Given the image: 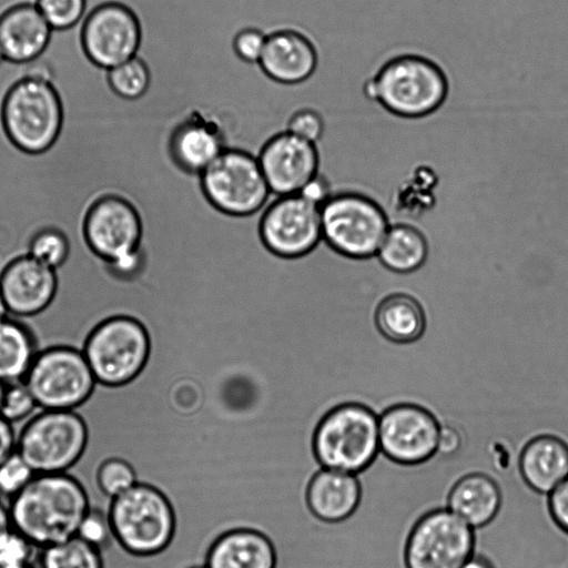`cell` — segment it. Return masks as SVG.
I'll return each instance as SVG.
<instances>
[{
    "instance_id": "cell-1",
    "label": "cell",
    "mask_w": 568,
    "mask_h": 568,
    "mask_svg": "<svg viewBox=\"0 0 568 568\" xmlns=\"http://www.w3.org/2000/svg\"><path fill=\"white\" fill-rule=\"evenodd\" d=\"M8 508L13 530L43 549L75 537L92 505L77 477L58 473L36 474Z\"/></svg>"
},
{
    "instance_id": "cell-2",
    "label": "cell",
    "mask_w": 568,
    "mask_h": 568,
    "mask_svg": "<svg viewBox=\"0 0 568 568\" xmlns=\"http://www.w3.org/2000/svg\"><path fill=\"white\" fill-rule=\"evenodd\" d=\"M83 235L92 253L113 277L123 281L148 278L193 302L150 270L141 247L142 221L129 200L114 193L98 197L85 214Z\"/></svg>"
},
{
    "instance_id": "cell-3",
    "label": "cell",
    "mask_w": 568,
    "mask_h": 568,
    "mask_svg": "<svg viewBox=\"0 0 568 568\" xmlns=\"http://www.w3.org/2000/svg\"><path fill=\"white\" fill-rule=\"evenodd\" d=\"M367 99L402 118H422L440 108L449 91L442 67L418 53H400L386 60L365 82Z\"/></svg>"
},
{
    "instance_id": "cell-4",
    "label": "cell",
    "mask_w": 568,
    "mask_h": 568,
    "mask_svg": "<svg viewBox=\"0 0 568 568\" xmlns=\"http://www.w3.org/2000/svg\"><path fill=\"white\" fill-rule=\"evenodd\" d=\"M314 450L323 468L363 474L381 452L379 416L361 402L335 407L316 429Z\"/></svg>"
},
{
    "instance_id": "cell-5",
    "label": "cell",
    "mask_w": 568,
    "mask_h": 568,
    "mask_svg": "<svg viewBox=\"0 0 568 568\" xmlns=\"http://www.w3.org/2000/svg\"><path fill=\"white\" fill-rule=\"evenodd\" d=\"M88 443V425L75 410L40 409L18 433L17 453L36 474L68 473Z\"/></svg>"
},
{
    "instance_id": "cell-6",
    "label": "cell",
    "mask_w": 568,
    "mask_h": 568,
    "mask_svg": "<svg viewBox=\"0 0 568 568\" xmlns=\"http://www.w3.org/2000/svg\"><path fill=\"white\" fill-rule=\"evenodd\" d=\"M150 352L144 326L130 316L103 318L87 336L82 353L102 388L131 382L143 368Z\"/></svg>"
},
{
    "instance_id": "cell-7",
    "label": "cell",
    "mask_w": 568,
    "mask_h": 568,
    "mask_svg": "<svg viewBox=\"0 0 568 568\" xmlns=\"http://www.w3.org/2000/svg\"><path fill=\"white\" fill-rule=\"evenodd\" d=\"M2 124L8 140L20 151L39 154L59 140L63 110L54 88L24 79L8 93L2 108Z\"/></svg>"
},
{
    "instance_id": "cell-8",
    "label": "cell",
    "mask_w": 568,
    "mask_h": 568,
    "mask_svg": "<svg viewBox=\"0 0 568 568\" xmlns=\"http://www.w3.org/2000/svg\"><path fill=\"white\" fill-rule=\"evenodd\" d=\"M114 540L130 552L150 555L163 549L173 534V513L155 488L135 484L109 501L106 508Z\"/></svg>"
},
{
    "instance_id": "cell-9",
    "label": "cell",
    "mask_w": 568,
    "mask_h": 568,
    "mask_svg": "<svg viewBox=\"0 0 568 568\" xmlns=\"http://www.w3.org/2000/svg\"><path fill=\"white\" fill-rule=\"evenodd\" d=\"M321 217L323 241L356 261L375 255L389 229L382 207L357 191L332 195L321 205Z\"/></svg>"
},
{
    "instance_id": "cell-10",
    "label": "cell",
    "mask_w": 568,
    "mask_h": 568,
    "mask_svg": "<svg viewBox=\"0 0 568 568\" xmlns=\"http://www.w3.org/2000/svg\"><path fill=\"white\" fill-rule=\"evenodd\" d=\"M24 384L39 409L75 410L99 386L82 353L58 345L38 352Z\"/></svg>"
},
{
    "instance_id": "cell-11",
    "label": "cell",
    "mask_w": 568,
    "mask_h": 568,
    "mask_svg": "<svg viewBox=\"0 0 568 568\" xmlns=\"http://www.w3.org/2000/svg\"><path fill=\"white\" fill-rule=\"evenodd\" d=\"M201 180L212 204L231 215H251L276 196L266 183L257 158L236 149L224 150L201 173Z\"/></svg>"
},
{
    "instance_id": "cell-12",
    "label": "cell",
    "mask_w": 568,
    "mask_h": 568,
    "mask_svg": "<svg viewBox=\"0 0 568 568\" xmlns=\"http://www.w3.org/2000/svg\"><path fill=\"white\" fill-rule=\"evenodd\" d=\"M475 548L474 528L448 508L425 514L405 546L407 568H462Z\"/></svg>"
},
{
    "instance_id": "cell-13",
    "label": "cell",
    "mask_w": 568,
    "mask_h": 568,
    "mask_svg": "<svg viewBox=\"0 0 568 568\" xmlns=\"http://www.w3.org/2000/svg\"><path fill=\"white\" fill-rule=\"evenodd\" d=\"M82 42L97 65L112 69L139 54L142 42L140 18L128 4L101 3L87 16Z\"/></svg>"
},
{
    "instance_id": "cell-14",
    "label": "cell",
    "mask_w": 568,
    "mask_h": 568,
    "mask_svg": "<svg viewBox=\"0 0 568 568\" xmlns=\"http://www.w3.org/2000/svg\"><path fill=\"white\" fill-rule=\"evenodd\" d=\"M261 235L280 256L305 255L323 241L321 206L301 194L275 196L263 213Z\"/></svg>"
},
{
    "instance_id": "cell-15",
    "label": "cell",
    "mask_w": 568,
    "mask_h": 568,
    "mask_svg": "<svg viewBox=\"0 0 568 568\" xmlns=\"http://www.w3.org/2000/svg\"><path fill=\"white\" fill-rule=\"evenodd\" d=\"M440 426L422 406L393 405L379 416L381 452L399 465L423 464L437 453Z\"/></svg>"
},
{
    "instance_id": "cell-16",
    "label": "cell",
    "mask_w": 568,
    "mask_h": 568,
    "mask_svg": "<svg viewBox=\"0 0 568 568\" xmlns=\"http://www.w3.org/2000/svg\"><path fill=\"white\" fill-rule=\"evenodd\" d=\"M257 161L271 192L276 196L298 194L320 169L316 145L287 131L268 140Z\"/></svg>"
},
{
    "instance_id": "cell-17",
    "label": "cell",
    "mask_w": 568,
    "mask_h": 568,
    "mask_svg": "<svg viewBox=\"0 0 568 568\" xmlns=\"http://www.w3.org/2000/svg\"><path fill=\"white\" fill-rule=\"evenodd\" d=\"M234 132L223 121L196 113L178 125L171 150L185 170L201 174L224 150L236 149Z\"/></svg>"
},
{
    "instance_id": "cell-18",
    "label": "cell",
    "mask_w": 568,
    "mask_h": 568,
    "mask_svg": "<svg viewBox=\"0 0 568 568\" xmlns=\"http://www.w3.org/2000/svg\"><path fill=\"white\" fill-rule=\"evenodd\" d=\"M58 280L54 270L29 255L11 261L0 275L8 312L18 316L41 313L53 301Z\"/></svg>"
},
{
    "instance_id": "cell-19",
    "label": "cell",
    "mask_w": 568,
    "mask_h": 568,
    "mask_svg": "<svg viewBox=\"0 0 568 568\" xmlns=\"http://www.w3.org/2000/svg\"><path fill=\"white\" fill-rule=\"evenodd\" d=\"M258 64L272 80L296 84L307 80L315 71L317 52L302 33L280 30L267 36Z\"/></svg>"
},
{
    "instance_id": "cell-20",
    "label": "cell",
    "mask_w": 568,
    "mask_h": 568,
    "mask_svg": "<svg viewBox=\"0 0 568 568\" xmlns=\"http://www.w3.org/2000/svg\"><path fill=\"white\" fill-rule=\"evenodd\" d=\"M52 28L36 4L11 8L0 18V45L6 59L26 63L39 58L47 49Z\"/></svg>"
},
{
    "instance_id": "cell-21",
    "label": "cell",
    "mask_w": 568,
    "mask_h": 568,
    "mask_svg": "<svg viewBox=\"0 0 568 568\" xmlns=\"http://www.w3.org/2000/svg\"><path fill=\"white\" fill-rule=\"evenodd\" d=\"M307 499L318 518L329 523L343 521L361 507L363 483L358 475L322 468L310 484Z\"/></svg>"
},
{
    "instance_id": "cell-22",
    "label": "cell",
    "mask_w": 568,
    "mask_h": 568,
    "mask_svg": "<svg viewBox=\"0 0 568 568\" xmlns=\"http://www.w3.org/2000/svg\"><path fill=\"white\" fill-rule=\"evenodd\" d=\"M518 467L536 493L549 494L568 477V445L554 435H540L523 448Z\"/></svg>"
},
{
    "instance_id": "cell-23",
    "label": "cell",
    "mask_w": 568,
    "mask_h": 568,
    "mask_svg": "<svg viewBox=\"0 0 568 568\" xmlns=\"http://www.w3.org/2000/svg\"><path fill=\"white\" fill-rule=\"evenodd\" d=\"M500 506L498 485L480 473L468 474L457 480L447 498V508L474 529L488 525Z\"/></svg>"
},
{
    "instance_id": "cell-24",
    "label": "cell",
    "mask_w": 568,
    "mask_h": 568,
    "mask_svg": "<svg viewBox=\"0 0 568 568\" xmlns=\"http://www.w3.org/2000/svg\"><path fill=\"white\" fill-rule=\"evenodd\" d=\"M275 554L270 540L260 532L237 529L223 535L213 545L206 568H274Z\"/></svg>"
},
{
    "instance_id": "cell-25",
    "label": "cell",
    "mask_w": 568,
    "mask_h": 568,
    "mask_svg": "<svg viewBox=\"0 0 568 568\" xmlns=\"http://www.w3.org/2000/svg\"><path fill=\"white\" fill-rule=\"evenodd\" d=\"M378 332L397 344L416 342L426 327L425 312L412 295L395 293L383 298L374 314Z\"/></svg>"
},
{
    "instance_id": "cell-26",
    "label": "cell",
    "mask_w": 568,
    "mask_h": 568,
    "mask_svg": "<svg viewBox=\"0 0 568 568\" xmlns=\"http://www.w3.org/2000/svg\"><path fill=\"white\" fill-rule=\"evenodd\" d=\"M37 354L34 337L23 324L0 320V381H23Z\"/></svg>"
},
{
    "instance_id": "cell-27",
    "label": "cell",
    "mask_w": 568,
    "mask_h": 568,
    "mask_svg": "<svg viewBox=\"0 0 568 568\" xmlns=\"http://www.w3.org/2000/svg\"><path fill=\"white\" fill-rule=\"evenodd\" d=\"M381 262L397 273L419 268L428 254L427 241L416 227L397 224L388 229L378 250Z\"/></svg>"
},
{
    "instance_id": "cell-28",
    "label": "cell",
    "mask_w": 568,
    "mask_h": 568,
    "mask_svg": "<svg viewBox=\"0 0 568 568\" xmlns=\"http://www.w3.org/2000/svg\"><path fill=\"white\" fill-rule=\"evenodd\" d=\"M40 568H105L103 551L75 536L41 549Z\"/></svg>"
},
{
    "instance_id": "cell-29",
    "label": "cell",
    "mask_w": 568,
    "mask_h": 568,
    "mask_svg": "<svg viewBox=\"0 0 568 568\" xmlns=\"http://www.w3.org/2000/svg\"><path fill=\"white\" fill-rule=\"evenodd\" d=\"M108 80L116 95L126 101H138L145 95L151 74L146 63L136 55L109 69Z\"/></svg>"
},
{
    "instance_id": "cell-30",
    "label": "cell",
    "mask_w": 568,
    "mask_h": 568,
    "mask_svg": "<svg viewBox=\"0 0 568 568\" xmlns=\"http://www.w3.org/2000/svg\"><path fill=\"white\" fill-rule=\"evenodd\" d=\"M132 466L115 456L104 457L95 470V484L101 495L111 500L136 484Z\"/></svg>"
},
{
    "instance_id": "cell-31",
    "label": "cell",
    "mask_w": 568,
    "mask_h": 568,
    "mask_svg": "<svg viewBox=\"0 0 568 568\" xmlns=\"http://www.w3.org/2000/svg\"><path fill=\"white\" fill-rule=\"evenodd\" d=\"M69 253V240L53 227L40 230L29 243L28 255L54 271L67 261Z\"/></svg>"
},
{
    "instance_id": "cell-32",
    "label": "cell",
    "mask_w": 568,
    "mask_h": 568,
    "mask_svg": "<svg viewBox=\"0 0 568 568\" xmlns=\"http://www.w3.org/2000/svg\"><path fill=\"white\" fill-rule=\"evenodd\" d=\"M37 408L23 381H0V416L14 424L31 417Z\"/></svg>"
},
{
    "instance_id": "cell-33",
    "label": "cell",
    "mask_w": 568,
    "mask_h": 568,
    "mask_svg": "<svg viewBox=\"0 0 568 568\" xmlns=\"http://www.w3.org/2000/svg\"><path fill=\"white\" fill-rule=\"evenodd\" d=\"M36 6L52 30L77 26L88 11L87 0H37Z\"/></svg>"
},
{
    "instance_id": "cell-34",
    "label": "cell",
    "mask_w": 568,
    "mask_h": 568,
    "mask_svg": "<svg viewBox=\"0 0 568 568\" xmlns=\"http://www.w3.org/2000/svg\"><path fill=\"white\" fill-rule=\"evenodd\" d=\"M78 537L105 551L114 541L106 509L93 507L81 523Z\"/></svg>"
},
{
    "instance_id": "cell-35",
    "label": "cell",
    "mask_w": 568,
    "mask_h": 568,
    "mask_svg": "<svg viewBox=\"0 0 568 568\" xmlns=\"http://www.w3.org/2000/svg\"><path fill=\"white\" fill-rule=\"evenodd\" d=\"M36 473L16 452L0 465V495L11 498L33 478Z\"/></svg>"
},
{
    "instance_id": "cell-36",
    "label": "cell",
    "mask_w": 568,
    "mask_h": 568,
    "mask_svg": "<svg viewBox=\"0 0 568 568\" xmlns=\"http://www.w3.org/2000/svg\"><path fill=\"white\" fill-rule=\"evenodd\" d=\"M267 36L262 31L247 28L241 30L233 40L236 55L247 63H258L264 52Z\"/></svg>"
},
{
    "instance_id": "cell-37",
    "label": "cell",
    "mask_w": 568,
    "mask_h": 568,
    "mask_svg": "<svg viewBox=\"0 0 568 568\" xmlns=\"http://www.w3.org/2000/svg\"><path fill=\"white\" fill-rule=\"evenodd\" d=\"M33 549L27 539L13 531L0 547V567L29 564Z\"/></svg>"
},
{
    "instance_id": "cell-38",
    "label": "cell",
    "mask_w": 568,
    "mask_h": 568,
    "mask_svg": "<svg viewBox=\"0 0 568 568\" xmlns=\"http://www.w3.org/2000/svg\"><path fill=\"white\" fill-rule=\"evenodd\" d=\"M548 509L555 524L568 534V477L548 494Z\"/></svg>"
},
{
    "instance_id": "cell-39",
    "label": "cell",
    "mask_w": 568,
    "mask_h": 568,
    "mask_svg": "<svg viewBox=\"0 0 568 568\" xmlns=\"http://www.w3.org/2000/svg\"><path fill=\"white\" fill-rule=\"evenodd\" d=\"M463 444V438L458 429L450 425L440 426L437 453L443 456H452L456 454Z\"/></svg>"
},
{
    "instance_id": "cell-40",
    "label": "cell",
    "mask_w": 568,
    "mask_h": 568,
    "mask_svg": "<svg viewBox=\"0 0 568 568\" xmlns=\"http://www.w3.org/2000/svg\"><path fill=\"white\" fill-rule=\"evenodd\" d=\"M17 439L13 424L0 416V465L17 452Z\"/></svg>"
},
{
    "instance_id": "cell-41",
    "label": "cell",
    "mask_w": 568,
    "mask_h": 568,
    "mask_svg": "<svg viewBox=\"0 0 568 568\" xmlns=\"http://www.w3.org/2000/svg\"><path fill=\"white\" fill-rule=\"evenodd\" d=\"M13 531L8 505L0 499V547Z\"/></svg>"
},
{
    "instance_id": "cell-42",
    "label": "cell",
    "mask_w": 568,
    "mask_h": 568,
    "mask_svg": "<svg viewBox=\"0 0 568 568\" xmlns=\"http://www.w3.org/2000/svg\"><path fill=\"white\" fill-rule=\"evenodd\" d=\"M462 568H491L483 558L471 557Z\"/></svg>"
},
{
    "instance_id": "cell-43",
    "label": "cell",
    "mask_w": 568,
    "mask_h": 568,
    "mask_svg": "<svg viewBox=\"0 0 568 568\" xmlns=\"http://www.w3.org/2000/svg\"><path fill=\"white\" fill-rule=\"evenodd\" d=\"M7 312H8V308H7V305L4 303V300H3V296H2V293L0 290V320L7 317Z\"/></svg>"
},
{
    "instance_id": "cell-44",
    "label": "cell",
    "mask_w": 568,
    "mask_h": 568,
    "mask_svg": "<svg viewBox=\"0 0 568 568\" xmlns=\"http://www.w3.org/2000/svg\"><path fill=\"white\" fill-rule=\"evenodd\" d=\"M0 568H34V567L29 562V564H23V565H18V566L0 567Z\"/></svg>"
},
{
    "instance_id": "cell-45",
    "label": "cell",
    "mask_w": 568,
    "mask_h": 568,
    "mask_svg": "<svg viewBox=\"0 0 568 568\" xmlns=\"http://www.w3.org/2000/svg\"><path fill=\"white\" fill-rule=\"evenodd\" d=\"M4 60H6V57H4L3 50L0 45V63H2Z\"/></svg>"
},
{
    "instance_id": "cell-46",
    "label": "cell",
    "mask_w": 568,
    "mask_h": 568,
    "mask_svg": "<svg viewBox=\"0 0 568 568\" xmlns=\"http://www.w3.org/2000/svg\"><path fill=\"white\" fill-rule=\"evenodd\" d=\"M200 568H206V567H200Z\"/></svg>"
}]
</instances>
